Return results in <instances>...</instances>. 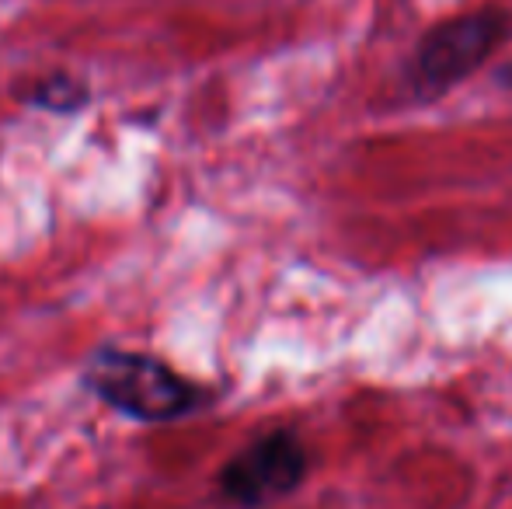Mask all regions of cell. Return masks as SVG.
Here are the masks:
<instances>
[{
	"label": "cell",
	"instance_id": "3957f363",
	"mask_svg": "<svg viewBox=\"0 0 512 509\" xmlns=\"http://www.w3.org/2000/svg\"><path fill=\"white\" fill-rule=\"evenodd\" d=\"M307 475V450L290 429H276L244 447L220 471V489L230 503L244 509L269 506L290 496Z\"/></svg>",
	"mask_w": 512,
	"mask_h": 509
},
{
	"label": "cell",
	"instance_id": "7a4b0ae2",
	"mask_svg": "<svg viewBox=\"0 0 512 509\" xmlns=\"http://www.w3.org/2000/svg\"><path fill=\"white\" fill-rule=\"evenodd\" d=\"M88 381L112 408L143 422L178 419L203 398L196 384L178 377L168 363L143 353H102Z\"/></svg>",
	"mask_w": 512,
	"mask_h": 509
},
{
	"label": "cell",
	"instance_id": "6da1fadb",
	"mask_svg": "<svg viewBox=\"0 0 512 509\" xmlns=\"http://www.w3.org/2000/svg\"><path fill=\"white\" fill-rule=\"evenodd\" d=\"M509 14L502 7H474L453 14L418 39L408 63V84L418 98H439L464 84L509 35Z\"/></svg>",
	"mask_w": 512,
	"mask_h": 509
},
{
	"label": "cell",
	"instance_id": "277c9868",
	"mask_svg": "<svg viewBox=\"0 0 512 509\" xmlns=\"http://www.w3.org/2000/svg\"><path fill=\"white\" fill-rule=\"evenodd\" d=\"M18 98H25L28 105H39V109L70 112V109H77V105L88 102V88H84L77 77L53 74V77H42V81L28 84L25 91H18Z\"/></svg>",
	"mask_w": 512,
	"mask_h": 509
}]
</instances>
